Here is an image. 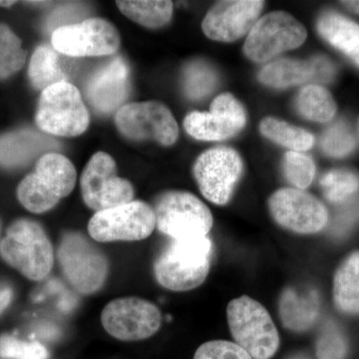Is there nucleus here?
I'll list each match as a JSON object with an SVG mask.
<instances>
[{
    "label": "nucleus",
    "instance_id": "f257e3e1",
    "mask_svg": "<svg viewBox=\"0 0 359 359\" xmlns=\"http://www.w3.org/2000/svg\"><path fill=\"white\" fill-rule=\"evenodd\" d=\"M212 244L209 237L172 240L154 264L156 280L165 289L188 292L209 275Z\"/></svg>",
    "mask_w": 359,
    "mask_h": 359
},
{
    "label": "nucleus",
    "instance_id": "f03ea898",
    "mask_svg": "<svg viewBox=\"0 0 359 359\" xmlns=\"http://www.w3.org/2000/svg\"><path fill=\"white\" fill-rule=\"evenodd\" d=\"M0 257L30 280H42L50 273L54 250L41 224L32 219L13 222L0 241Z\"/></svg>",
    "mask_w": 359,
    "mask_h": 359
},
{
    "label": "nucleus",
    "instance_id": "7ed1b4c3",
    "mask_svg": "<svg viewBox=\"0 0 359 359\" xmlns=\"http://www.w3.org/2000/svg\"><path fill=\"white\" fill-rule=\"evenodd\" d=\"M74 165L65 156L47 153L37 162L34 173L21 181L18 198L21 205L35 214L50 211L67 197L76 185Z\"/></svg>",
    "mask_w": 359,
    "mask_h": 359
},
{
    "label": "nucleus",
    "instance_id": "20e7f679",
    "mask_svg": "<svg viewBox=\"0 0 359 359\" xmlns=\"http://www.w3.org/2000/svg\"><path fill=\"white\" fill-rule=\"evenodd\" d=\"M229 327L238 346L250 358L269 359L280 346V335L269 311L248 295L233 299L226 308Z\"/></svg>",
    "mask_w": 359,
    "mask_h": 359
},
{
    "label": "nucleus",
    "instance_id": "39448f33",
    "mask_svg": "<svg viewBox=\"0 0 359 359\" xmlns=\"http://www.w3.org/2000/svg\"><path fill=\"white\" fill-rule=\"evenodd\" d=\"M57 259L63 275L79 294H95L107 280V257L81 233L67 231L62 236Z\"/></svg>",
    "mask_w": 359,
    "mask_h": 359
},
{
    "label": "nucleus",
    "instance_id": "423d86ee",
    "mask_svg": "<svg viewBox=\"0 0 359 359\" xmlns=\"http://www.w3.org/2000/svg\"><path fill=\"white\" fill-rule=\"evenodd\" d=\"M156 228L172 240L208 237L212 228V212L193 194L170 191L155 203Z\"/></svg>",
    "mask_w": 359,
    "mask_h": 359
},
{
    "label": "nucleus",
    "instance_id": "0eeeda50",
    "mask_svg": "<svg viewBox=\"0 0 359 359\" xmlns=\"http://www.w3.org/2000/svg\"><path fill=\"white\" fill-rule=\"evenodd\" d=\"M35 119L45 133L75 137L88 128L89 113L79 90L70 82H62L42 91Z\"/></svg>",
    "mask_w": 359,
    "mask_h": 359
},
{
    "label": "nucleus",
    "instance_id": "6e6552de",
    "mask_svg": "<svg viewBox=\"0 0 359 359\" xmlns=\"http://www.w3.org/2000/svg\"><path fill=\"white\" fill-rule=\"evenodd\" d=\"M155 228L154 209L147 203L134 200L95 212L88 224L90 237L99 243L145 240Z\"/></svg>",
    "mask_w": 359,
    "mask_h": 359
},
{
    "label": "nucleus",
    "instance_id": "1a4fd4ad",
    "mask_svg": "<svg viewBox=\"0 0 359 359\" xmlns=\"http://www.w3.org/2000/svg\"><path fill=\"white\" fill-rule=\"evenodd\" d=\"M82 198L93 211L101 212L132 202L134 187L117 176L114 159L107 153L92 156L80 179Z\"/></svg>",
    "mask_w": 359,
    "mask_h": 359
},
{
    "label": "nucleus",
    "instance_id": "9d476101",
    "mask_svg": "<svg viewBox=\"0 0 359 359\" xmlns=\"http://www.w3.org/2000/svg\"><path fill=\"white\" fill-rule=\"evenodd\" d=\"M306 30L290 14L273 11L257 20L248 35L244 46L245 56L255 62H264L283 51L301 46Z\"/></svg>",
    "mask_w": 359,
    "mask_h": 359
},
{
    "label": "nucleus",
    "instance_id": "9b49d317",
    "mask_svg": "<svg viewBox=\"0 0 359 359\" xmlns=\"http://www.w3.org/2000/svg\"><path fill=\"white\" fill-rule=\"evenodd\" d=\"M120 42L115 26L101 18L60 26L51 37L54 49L71 58L111 55L119 49Z\"/></svg>",
    "mask_w": 359,
    "mask_h": 359
},
{
    "label": "nucleus",
    "instance_id": "f8f14e48",
    "mask_svg": "<svg viewBox=\"0 0 359 359\" xmlns=\"http://www.w3.org/2000/svg\"><path fill=\"white\" fill-rule=\"evenodd\" d=\"M104 330L116 339L138 341L160 330L162 314L152 302L140 297L113 299L101 313Z\"/></svg>",
    "mask_w": 359,
    "mask_h": 359
},
{
    "label": "nucleus",
    "instance_id": "ddd939ff",
    "mask_svg": "<svg viewBox=\"0 0 359 359\" xmlns=\"http://www.w3.org/2000/svg\"><path fill=\"white\" fill-rule=\"evenodd\" d=\"M116 126L130 140H154L164 146L173 145L179 127L171 111L158 101L133 102L120 107Z\"/></svg>",
    "mask_w": 359,
    "mask_h": 359
},
{
    "label": "nucleus",
    "instance_id": "4468645a",
    "mask_svg": "<svg viewBox=\"0 0 359 359\" xmlns=\"http://www.w3.org/2000/svg\"><path fill=\"white\" fill-rule=\"evenodd\" d=\"M193 172L205 199L216 205H226L242 175L243 162L233 149L212 148L199 156Z\"/></svg>",
    "mask_w": 359,
    "mask_h": 359
},
{
    "label": "nucleus",
    "instance_id": "2eb2a0df",
    "mask_svg": "<svg viewBox=\"0 0 359 359\" xmlns=\"http://www.w3.org/2000/svg\"><path fill=\"white\" fill-rule=\"evenodd\" d=\"M269 207L276 223L294 233H318L327 224L328 212L325 205L299 189L276 191L269 199Z\"/></svg>",
    "mask_w": 359,
    "mask_h": 359
},
{
    "label": "nucleus",
    "instance_id": "dca6fc26",
    "mask_svg": "<svg viewBox=\"0 0 359 359\" xmlns=\"http://www.w3.org/2000/svg\"><path fill=\"white\" fill-rule=\"evenodd\" d=\"M247 114L242 104L230 93L221 94L212 101L210 113L187 115L184 127L198 140L221 141L235 136L244 128Z\"/></svg>",
    "mask_w": 359,
    "mask_h": 359
},
{
    "label": "nucleus",
    "instance_id": "f3484780",
    "mask_svg": "<svg viewBox=\"0 0 359 359\" xmlns=\"http://www.w3.org/2000/svg\"><path fill=\"white\" fill-rule=\"evenodd\" d=\"M264 6L259 0L219 1L203 20V32L215 41H235L250 32Z\"/></svg>",
    "mask_w": 359,
    "mask_h": 359
},
{
    "label": "nucleus",
    "instance_id": "a211bd4d",
    "mask_svg": "<svg viewBox=\"0 0 359 359\" xmlns=\"http://www.w3.org/2000/svg\"><path fill=\"white\" fill-rule=\"evenodd\" d=\"M85 94L98 112L118 109L129 94V68L124 59L113 58L98 68L87 80Z\"/></svg>",
    "mask_w": 359,
    "mask_h": 359
},
{
    "label": "nucleus",
    "instance_id": "6ab92c4d",
    "mask_svg": "<svg viewBox=\"0 0 359 359\" xmlns=\"http://www.w3.org/2000/svg\"><path fill=\"white\" fill-rule=\"evenodd\" d=\"M55 145L50 138L33 130L4 135L0 138V164L7 168L22 166Z\"/></svg>",
    "mask_w": 359,
    "mask_h": 359
},
{
    "label": "nucleus",
    "instance_id": "aec40b11",
    "mask_svg": "<svg viewBox=\"0 0 359 359\" xmlns=\"http://www.w3.org/2000/svg\"><path fill=\"white\" fill-rule=\"evenodd\" d=\"M320 311V299L313 290L297 292L289 287L283 292L280 314L283 325L292 332H302L316 323Z\"/></svg>",
    "mask_w": 359,
    "mask_h": 359
},
{
    "label": "nucleus",
    "instance_id": "412c9836",
    "mask_svg": "<svg viewBox=\"0 0 359 359\" xmlns=\"http://www.w3.org/2000/svg\"><path fill=\"white\" fill-rule=\"evenodd\" d=\"M52 45H40L35 49L29 63L30 82L35 89L43 90L52 85L69 82L71 63L65 60Z\"/></svg>",
    "mask_w": 359,
    "mask_h": 359
},
{
    "label": "nucleus",
    "instance_id": "4be33fe9",
    "mask_svg": "<svg viewBox=\"0 0 359 359\" xmlns=\"http://www.w3.org/2000/svg\"><path fill=\"white\" fill-rule=\"evenodd\" d=\"M316 72L313 60L301 61L280 59L269 63L259 73V80L263 84L276 88H287L314 80Z\"/></svg>",
    "mask_w": 359,
    "mask_h": 359
},
{
    "label": "nucleus",
    "instance_id": "5701e85b",
    "mask_svg": "<svg viewBox=\"0 0 359 359\" xmlns=\"http://www.w3.org/2000/svg\"><path fill=\"white\" fill-rule=\"evenodd\" d=\"M318 32L332 46L353 58L359 50V25L337 13L323 14L318 23Z\"/></svg>",
    "mask_w": 359,
    "mask_h": 359
},
{
    "label": "nucleus",
    "instance_id": "b1692460",
    "mask_svg": "<svg viewBox=\"0 0 359 359\" xmlns=\"http://www.w3.org/2000/svg\"><path fill=\"white\" fill-rule=\"evenodd\" d=\"M334 299L341 311L359 313V252L344 262L334 280Z\"/></svg>",
    "mask_w": 359,
    "mask_h": 359
},
{
    "label": "nucleus",
    "instance_id": "393cba45",
    "mask_svg": "<svg viewBox=\"0 0 359 359\" xmlns=\"http://www.w3.org/2000/svg\"><path fill=\"white\" fill-rule=\"evenodd\" d=\"M118 8L130 20L149 28H158L169 22L173 13V2L161 1H117Z\"/></svg>",
    "mask_w": 359,
    "mask_h": 359
},
{
    "label": "nucleus",
    "instance_id": "a878e982",
    "mask_svg": "<svg viewBox=\"0 0 359 359\" xmlns=\"http://www.w3.org/2000/svg\"><path fill=\"white\" fill-rule=\"evenodd\" d=\"M297 109L306 119L316 122H328L337 112V105L327 89L320 85H309L299 92Z\"/></svg>",
    "mask_w": 359,
    "mask_h": 359
},
{
    "label": "nucleus",
    "instance_id": "bb28decb",
    "mask_svg": "<svg viewBox=\"0 0 359 359\" xmlns=\"http://www.w3.org/2000/svg\"><path fill=\"white\" fill-rule=\"evenodd\" d=\"M259 129L266 138L294 152L309 150L314 143L313 136L309 132L299 127L290 126L287 123L275 118L264 119Z\"/></svg>",
    "mask_w": 359,
    "mask_h": 359
},
{
    "label": "nucleus",
    "instance_id": "cd10ccee",
    "mask_svg": "<svg viewBox=\"0 0 359 359\" xmlns=\"http://www.w3.org/2000/svg\"><path fill=\"white\" fill-rule=\"evenodd\" d=\"M26 52L20 39L8 26L0 25V79L18 72L25 65Z\"/></svg>",
    "mask_w": 359,
    "mask_h": 359
},
{
    "label": "nucleus",
    "instance_id": "c85d7f7f",
    "mask_svg": "<svg viewBox=\"0 0 359 359\" xmlns=\"http://www.w3.org/2000/svg\"><path fill=\"white\" fill-rule=\"evenodd\" d=\"M218 76L211 66L195 61L187 66L184 72V88L189 98L201 99L216 88Z\"/></svg>",
    "mask_w": 359,
    "mask_h": 359
},
{
    "label": "nucleus",
    "instance_id": "c756f323",
    "mask_svg": "<svg viewBox=\"0 0 359 359\" xmlns=\"http://www.w3.org/2000/svg\"><path fill=\"white\" fill-rule=\"evenodd\" d=\"M320 186L327 200L340 204L358 192L359 178L347 170H332L321 178Z\"/></svg>",
    "mask_w": 359,
    "mask_h": 359
},
{
    "label": "nucleus",
    "instance_id": "7c9ffc66",
    "mask_svg": "<svg viewBox=\"0 0 359 359\" xmlns=\"http://www.w3.org/2000/svg\"><path fill=\"white\" fill-rule=\"evenodd\" d=\"M283 173L292 185L299 190L308 188L316 174L313 161L301 152L290 151L283 158Z\"/></svg>",
    "mask_w": 359,
    "mask_h": 359
},
{
    "label": "nucleus",
    "instance_id": "2f4dec72",
    "mask_svg": "<svg viewBox=\"0 0 359 359\" xmlns=\"http://www.w3.org/2000/svg\"><path fill=\"white\" fill-rule=\"evenodd\" d=\"M46 347L39 341H23L11 337H0V359H48Z\"/></svg>",
    "mask_w": 359,
    "mask_h": 359
},
{
    "label": "nucleus",
    "instance_id": "473e14b6",
    "mask_svg": "<svg viewBox=\"0 0 359 359\" xmlns=\"http://www.w3.org/2000/svg\"><path fill=\"white\" fill-rule=\"evenodd\" d=\"M354 146V137L344 123L330 127L321 139L323 152L332 157H344L353 150Z\"/></svg>",
    "mask_w": 359,
    "mask_h": 359
},
{
    "label": "nucleus",
    "instance_id": "72a5a7b5",
    "mask_svg": "<svg viewBox=\"0 0 359 359\" xmlns=\"http://www.w3.org/2000/svg\"><path fill=\"white\" fill-rule=\"evenodd\" d=\"M346 353V340L339 328L334 323H325L316 341L318 359H344Z\"/></svg>",
    "mask_w": 359,
    "mask_h": 359
},
{
    "label": "nucleus",
    "instance_id": "f704fd0d",
    "mask_svg": "<svg viewBox=\"0 0 359 359\" xmlns=\"http://www.w3.org/2000/svg\"><path fill=\"white\" fill-rule=\"evenodd\" d=\"M194 359H252L249 353L236 342L212 340L202 344Z\"/></svg>",
    "mask_w": 359,
    "mask_h": 359
},
{
    "label": "nucleus",
    "instance_id": "c9c22d12",
    "mask_svg": "<svg viewBox=\"0 0 359 359\" xmlns=\"http://www.w3.org/2000/svg\"><path fill=\"white\" fill-rule=\"evenodd\" d=\"M359 218V203L351 205V207H347L344 211L341 212L337 218V224L334 226V231L337 233H342L347 230V228L353 224L356 219Z\"/></svg>",
    "mask_w": 359,
    "mask_h": 359
},
{
    "label": "nucleus",
    "instance_id": "e433bc0d",
    "mask_svg": "<svg viewBox=\"0 0 359 359\" xmlns=\"http://www.w3.org/2000/svg\"><path fill=\"white\" fill-rule=\"evenodd\" d=\"M313 63L316 78L314 80L320 82H327L334 76V67L327 59L316 57L311 59Z\"/></svg>",
    "mask_w": 359,
    "mask_h": 359
},
{
    "label": "nucleus",
    "instance_id": "4c0bfd02",
    "mask_svg": "<svg viewBox=\"0 0 359 359\" xmlns=\"http://www.w3.org/2000/svg\"><path fill=\"white\" fill-rule=\"evenodd\" d=\"M13 299V290L6 283H0V314L4 313Z\"/></svg>",
    "mask_w": 359,
    "mask_h": 359
},
{
    "label": "nucleus",
    "instance_id": "58836bf2",
    "mask_svg": "<svg viewBox=\"0 0 359 359\" xmlns=\"http://www.w3.org/2000/svg\"><path fill=\"white\" fill-rule=\"evenodd\" d=\"M342 4H344V6H346L347 8L354 11V13H359V1L353 0V1H344Z\"/></svg>",
    "mask_w": 359,
    "mask_h": 359
},
{
    "label": "nucleus",
    "instance_id": "ea45409f",
    "mask_svg": "<svg viewBox=\"0 0 359 359\" xmlns=\"http://www.w3.org/2000/svg\"><path fill=\"white\" fill-rule=\"evenodd\" d=\"M14 4H15V1H0V6H11Z\"/></svg>",
    "mask_w": 359,
    "mask_h": 359
},
{
    "label": "nucleus",
    "instance_id": "a19ab883",
    "mask_svg": "<svg viewBox=\"0 0 359 359\" xmlns=\"http://www.w3.org/2000/svg\"><path fill=\"white\" fill-rule=\"evenodd\" d=\"M351 59H353V60L354 61V62L356 63V65H359V50L358 53H356L355 55H354L353 57Z\"/></svg>",
    "mask_w": 359,
    "mask_h": 359
},
{
    "label": "nucleus",
    "instance_id": "79ce46f5",
    "mask_svg": "<svg viewBox=\"0 0 359 359\" xmlns=\"http://www.w3.org/2000/svg\"><path fill=\"white\" fill-rule=\"evenodd\" d=\"M294 359H304V358H294Z\"/></svg>",
    "mask_w": 359,
    "mask_h": 359
}]
</instances>
